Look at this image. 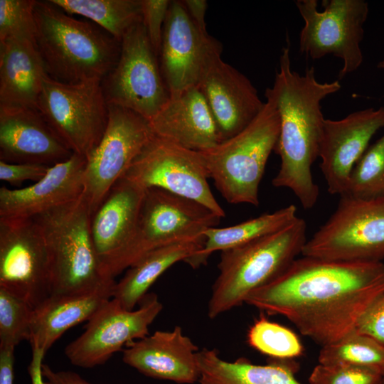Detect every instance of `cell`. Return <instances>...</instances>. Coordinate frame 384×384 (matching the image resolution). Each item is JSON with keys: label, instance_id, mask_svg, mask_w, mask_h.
I'll return each mask as SVG.
<instances>
[{"label": "cell", "instance_id": "cell-8", "mask_svg": "<svg viewBox=\"0 0 384 384\" xmlns=\"http://www.w3.org/2000/svg\"><path fill=\"white\" fill-rule=\"evenodd\" d=\"M340 196L334 213L306 240L302 256L343 262H382L384 196Z\"/></svg>", "mask_w": 384, "mask_h": 384}, {"label": "cell", "instance_id": "cell-7", "mask_svg": "<svg viewBox=\"0 0 384 384\" xmlns=\"http://www.w3.org/2000/svg\"><path fill=\"white\" fill-rule=\"evenodd\" d=\"M221 217L206 206L169 191L145 190L134 232L127 244L103 267L106 279L114 277L149 252L187 240L205 238Z\"/></svg>", "mask_w": 384, "mask_h": 384}, {"label": "cell", "instance_id": "cell-41", "mask_svg": "<svg viewBox=\"0 0 384 384\" xmlns=\"http://www.w3.org/2000/svg\"><path fill=\"white\" fill-rule=\"evenodd\" d=\"M14 349L0 348V384L14 383Z\"/></svg>", "mask_w": 384, "mask_h": 384}, {"label": "cell", "instance_id": "cell-32", "mask_svg": "<svg viewBox=\"0 0 384 384\" xmlns=\"http://www.w3.org/2000/svg\"><path fill=\"white\" fill-rule=\"evenodd\" d=\"M345 194L361 198L384 196V134L356 164Z\"/></svg>", "mask_w": 384, "mask_h": 384}, {"label": "cell", "instance_id": "cell-22", "mask_svg": "<svg viewBox=\"0 0 384 384\" xmlns=\"http://www.w3.org/2000/svg\"><path fill=\"white\" fill-rule=\"evenodd\" d=\"M149 122L155 135L189 149L203 151L221 142L212 112L197 85L170 96Z\"/></svg>", "mask_w": 384, "mask_h": 384}, {"label": "cell", "instance_id": "cell-28", "mask_svg": "<svg viewBox=\"0 0 384 384\" xmlns=\"http://www.w3.org/2000/svg\"><path fill=\"white\" fill-rule=\"evenodd\" d=\"M297 210L295 206L289 205L234 225L209 228L204 232L202 249L186 262L193 268H198L205 264L214 252L236 247L277 232L297 218Z\"/></svg>", "mask_w": 384, "mask_h": 384}, {"label": "cell", "instance_id": "cell-39", "mask_svg": "<svg viewBox=\"0 0 384 384\" xmlns=\"http://www.w3.org/2000/svg\"><path fill=\"white\" fill-rule=\"evenodd\" d=\"M42 372L47 384H92L79 374L71 371H55L43 364Z\"/></svg>", "mask_w": 384, "mask_h": 384}, {"label": "cell", "instance_id": "cell-25", "mask_svg": "<svg viewBox=\"0 0 384 384\" xmlns=\"http://www.w3.org/2000/svg\"><path fill=\"white\" fill-rule=\"evenodd\" d=\"M116 282L75 294L50 295L33 309L29 342L45 353L68 329L87 321L113 297Z\"/></svg>", "mask_w": 384, "mask_h": 384}, {"label": "cell", "instance_id": "cell-15", "mask_svg": "<svg viewBox=\"0 0 384 384\" xmlns=\"http://www.w3.org/2000/svg\"><path fill=\"white\" fill-rule=\"evenodd\" d=\"M0 288L33 309L50 295L47 246L33 218H0Z\"/></svg>", "mask_w": 384, "mask_h": 384}, {"label": "cell", "instance_id": "cell-3", "mask_svg": "<svg viewBox=\"0 0 384 384\" xmlns=\"http://www.w3.org/2000/svg\"><path fill=\"white\" fill-rule=\"evenodd\" d=\"M35 43L47 74L63 82L102 80L116 65L120 42L49 1H36Z\"/></svg>", "mask_w": 384, "mask_h": 384}, {"label": "cell", "instance_id": "cell-36", "mask_svg": "<svg viewBox=\"0 0 384 384\" xmlns=\"http://www.w3.org/2000/svg\"><path fill=\"white\" fill-rule=\"evenodd\" d=\"M142 23L151 45L159 56L164 26L171 4L169 0H141Z\"/></svg>", "mask_w": 384, "mask_h": 384}, {"label": "cell", "instance_id": "cell-14", "mask_svg": "<svg viewBox=\"0 0 384 384\" xmlns=\"http://www.w3.org/2000/svg\"><path fill=\"white\" fill-rule=\"evenodd\" d=\"M139 306L128 310L112 298L87 321L85 331L65 348L70 362L93 368L107 361L129 343L149 335V327L163 305L154 293L147 294Z\"/></svg>", "mask_w": 384, "mask_h": 384}, {"label": "cell", "instance_id": "cell-33", "mask_svg": "<svg viewBox=\"0 0 384 384\" xmlns=\"http://www.w3.org/2000/svg\"><path fill=\"white\" fill-rule=\"evenodd\" d=\"M33 308L26 301L0 288V348L14 349L29 341Z\"/></svg>", "mask_w": 384, "mask_h": 384}, {"label": "cell", "instance_id": "cell-24", "mask_svg": "<svg viewBox=\"0 0 384 384\" xmlns=\"http://www.w3.org/2000/svg\"><path fill=\"white\" fill-rule=\"evenodd\" d=\"M144 193L145 189L122 177L92 214L90 232L101 272L130 239Z\"/></svg>", "mask_w": 384, "mask_h": 384}, {"label": "cell", "instance_id": "cell-37", "mask_svg": "<svg viewBox=\"0 0 384 384\" xmlns=\"http://www.w3.org/2000/svg\"><path fill=\"white\" fill-rule=\"evenodd\" d=\"M356 330L384 344V291L368 306L358 319Z\"/></svg>", "mask_w": 384, "mask_h": 384}, {"label": "cell", "instance_id": "cell-40", "mask_svg": "<svg viewBox=\"0 0 384 384\" xmlns=\"http://www.w3.org/2000/svg\"><path fill=\"white\" fill-rule=\"evenodd\" d=\"M181 2L196 28L203 33H208L205 22L207 1L206 0H183Z\"/></svg>", "mask_w": 384, "mask_h": 384}, {"label": "cell", "instance_id": "cell-6", "mask_svg": "<svg viewBox=\"0 0 384 384\" xmlns=\"http://www.w3.org/2000/svg\"><path fill=\"white\" fill-rule=\"evenodd\" d=\"M33 218L47 246L50 295L85 292L114 280L102 274L90 232L91 213L83 193Z\"/></svg>", "mask_w": 384, "mask_h": 384}, {"label": "cell", "instance_id": "cell-27", "mask_svg": "<svg viewBox=\"0 0 384 384\" xmlns=\"http://www.w3.org/2000/svg\"><path fill=\"white\" fill-rule=\"evenodd\" d=\"M198 384H302L295 377V365L288 360L272 359L257 365L245 358L234 361L221 358L215 349L203 348L198 353Z\"/></svg>", "mask_w": 384, "mask_h": 384}, {"label": "cell", "instance_id": "cell-18", "mask_svg": "<svg viewBox=\"0 0 384 384\" xmlns=\"http://www.w3.org/2000/svg\"><path fill=\"white\" fill-rule=\"evenodd\" d=\"M216 41L196 28L181 1H171L159 56L170 96L198 85L206 55Z\"/></svg>", "mask_w": 384, "mask_h": 384}, {"label": "cell", "instance_id": "cell-5", "mask_svg": "<svg viewBox=\"0 0 384 384\" xmlns=\"http://www.w3.org/2000/svg\"><path fill=\"white\" fill-rule=\"evenodd\" d=\"M280 128L278 111L267 99L242 130L210 149L198 151L210 178L229 203L257 206L259 186Z\"/></svg>", "mask_w": 384, "mask_h": 384}, {"label": "cell", "instance_id": "cell-13", "mask_svg": "<svg viewBox=\"0 0 384 384\" xmlns=\"http://www.w3.org/2000/svg\"><path fill=\"white\" fill-rule=\"evenodd\" d=\"M108 119L97 146L86 157L83 195L91 215L154 135L149 121L108 104Z\"/></svg>", "mask_w": 384, "mask_h": 384}, {"label": "cell", "instance_id": "cell-11", "mask_svg": "<svg viewBox=\"0 0 384 384\" xmlns=\"http://www.w3.org/2000/svg\"><path fill=\"white\" fill-rule=\"evenodd\" d=\"M304 25L299 35V50L313 60L333 55L343 60L338 77L356 71L363 62L361 43L368 14L364 0H324V11L316 0H297Z\"/></svg>", "mask_w": 384, "mask_h": 384}, {"label": "cell", "instance_id": "cell-1", "mask_svg": "<svg viewBox=\"0 0 384 384\" xmlns=\"http://www.w3.org/2000/svg\"><path fill=\"white\" fill-rule=\"evenodd\" d=\"M384 291L383 262H343L303 256L252 292L245 303L281 315L323 346L356 329L368 306Z\"/></svg>", "mask_w": 384, "mask_h": 384}, {"label": "cell", "instance_id": "cell-4", "mask_svg": "<svg viewBox=\"0 0 384 384\" xmlns=\"http://www.w3.org/2000/svg\"><path fill=\"white\" fill-rule=\"evenodd\" d=\"M307 225L297 217L282 230L221 252L208 316L215 319L245 303L254 290L280 275L302 254Z\"/></svg>", "mask_w": 384, "mask_h": 384}, {"label": "cell", "instance_id": "cell-16", "mask_svg": "<svg viewBox=\"0 0 384 384\" xmlns=\"http://www.w3.org/2000/svg\"><path fill=\"white\" fill-rule=\"evenodd\" d=\"M221 49L217 41L209 50L197 86L212 112L222 142L245 129L265 103L250 80L222 60Z\"/></svg>", "mask_w": 384, "mask_h": 384}, {"label": "cell", "instance_id": "cell-2", "mask_svg": "<svg viewBox=\"0 0 384 384\" xmlns=\"http://www.w3.org/2000/svg\"><path fill=\"white\" fill-rule=\"evenodd\" d=\"M338 80L320 82L314 68L303 75L292 70L289 48H283L272 87L265 91L267 99L276 106L280 120L274 151L279 156V169L272 179L277 188L290 189L304 209L312 208L319 196L311 167L319 157L324 118L321 102L338 92Z\"/></svg>", "mask_w": 384, "mask_h": 384}, {"label": "cell", "instance_id": "cell-38", "mask_svg": "<svg viewBox=\"0 0 384 384\" xmlns=\"http://www.w3.org/2000/svg\"><path fill=\"white\" fill-rule=\"evenodd\" d=\"M50 167L39 164H14L0 160V179L12 185H19L28 180L36 182L46 174Z\"/></svg>", "mask_w": 384, "mask_h": 384}, {"label": "cell", "instance_id": "cell-21", "mask_svg": "<svg viewBox=\"0 0 384 384\" xmlns=\"http://www.w3.org/2000/svg\"><path fill=\"white\" fill-rule=\"evenodd\" d=\"M73 152L37 110L0 111V160L52 166Z\"/></svg>", "mask_w": 384, "mask_h": 384}, {"label": "cell", "instance_id": "cell-30", "mask_svg": "<svg viewBox=\"0 0 384 384\" xmlns=\"http://www.w3.org/2000/svg\"><path fill=\"white\" fill-rule=\"evenodd\" d=\"M319 363L368 368L384 377V344L356 329L341 339L323 346Z\"/></svg>", "mask_w": 384, "mask_h": 384}, {"label": "cell", "instance_id": "cell-9", "mask_svg": "<svg viewBox=\"0 0 384 384\" xmlns=\"http://www.w3.org/2000/svg\"><path fill=\"white\" fill-rule=\"evenodd\" d=\"M102 81L75 83L43 80L38 110L61 142L73 152L87 157L105 130L108 105Z\"/></svg>", "mask_w": 384, "mask_h": 384}, {"label": "cell", "instance_id": "cell-26", "mask_svg": "<svg viewBox=\"0 0 384 384\" xmlns=\"http://www.w3.org/2000/svg\"><path fill=\"white\" fill-rule=\"evenodd\" d=\"M205 238L174 242L144 255L115 283L113 297L128 310L134 309L154 282L175 263L192 257L202 249Z\"/></svg>", "mask_w": 384, "mask_h": 384}, {"label": "cell", "instance_id": "cell-20", "mask_svg": "<svg viewBox=\"0 0 384 384\" xmlns=\"http://www.w3.org/2000/svg\"><path fill=\"white\" fill-rule=\"evenodd\" d=\"M86 162L85 156L73 153L29 186L1 187L0 218H32L77 199L84 192Z\"/></svg>", "mask_w": 384, "mask_h": 384}, {"label": "cell", "instance_id": "cell-43", "mask_svg": "<svg viewBox=\"0 0 384 384\" xmlns=\"http://www.w3.org/2000/svg\"><path fill=\"white\" fill-rule=\"evenodd\" d=\"M378 67L380 68H384V60L380 61L378 64Z\"/></svg>", "mask_w": 384, "mask_h": 384}, {"label": "cell", "instance_id": "cell-12", "mask_svg": "<svg viewBox=\"0 0 384 384\" xmlns=\"http://www.w3.org/2000/svg\"><path fill=\"white\" fill-rule=\"evenodd\" d=\"M123 177L145 190L160 188L194 201L221 218L225 215L210 188L199 152L154 134Z\"/></svg>", "mask_w": 384, "mask_h": 384}, {"label": "cell", "instance_id": "cell-17", "mask_svg": "<svg viewBox=\"0 0 384 384\" xmlns=\"http://www.w3.org/2000/svg\"><path fill=\"white\" fill-rule=\"evenodd\" d=\"M383 127L384 107L356 111L339 120L324 119L319 157L329 193H346L353 167Z\"/></svg>", "mask_w": 384, "mask_h": 384}, {"label": "cell", "instance_id": "cell-23", "mask_svg": "<svg viewBox=\"0 0 384 384\" xmlns=\"http://www.w3.org/2000/svg\"><path fill=\"white\" fill-rule=\"evenodd\" d=\"M47 75L34 41L16 38L0 41V111L38 110Z\"/></svg>", "mask_w": 384, "mask_h": 384}, {"label": "cell", "instance_id": "cell-29", "mask_svg": "<svg viewBox=\"0 0 384 384\" xmlns=\"http://www.w3.org/2000/svg\"><path fill=\"white\" fill-rule=\"evenodd\" d=\"M70 15L82 16L121 42L125 33L142 22L141 0H50Z\"/></svg>", "mask_w": 384, "mask_h": 384}, {"label": "cell", "instance_id": "cell-19", "mask_svg": "<svg viewBox=\"0 0 384 384\" xmlns=\"http://www.w3.org/2000/svg\"><path fill=\"white\" fill-rule=\"evenodd\" d=\"M198 348L176 326L127 345L122 361L143 375L180 384L198 382Z\"/></svg>", "mask_w": 384, "mask_h": 384}, {"label": "cell", "instance_id": "cell-31", "mask_svg": "<svg viewBox=\"0 0 384 384\" xmlns=\"http://www.w3.org/2000/svg\"><path fill=\"white\" fill-rule=\"evenodd\" d=\"M247 341L250 346L273 359L289 360L304 351L299 337L289 329L261 315L250 327Z\"/></svg>", "mask_w": 384, "mask_h": 384}, {"label": "cell", "instance_id": "cell-42", "mask_svg": "<svg viewBox=\"0 0 384 384\" xmlns=\"http://www.w3.org/2000/svg\"><path fill=\"white\" fill-rule=\"evenodd\" d=\"M31 349V360L28 368L31 384H47L42 372L43 360L46 353L38 348Z\"/></svg>", "mask_w": 384, "mask_h": 384}, {"label": "cell", "instance_id": "cell-34", "mask_svg": "<svg viewBox=\"0 0 384 384\" xmlns=\"http://www.w3.org/2000/svg\"><path fill=\"white\" fill-rule=\"evenodd\" d=\"M35 0H0V41L27 38L35 42Z\"/></svg>", "mask_w": 384, "mask_h": 384}, {"label": "cell", "instance_id": "cell-10", "mask_svg": "<svg viewBox=\"0 0 384 384\" xmlns=\"http://www.w3.org/2000/svg\"><path fill=\"white\" fill-rule=\"evenodd\" d=\"M102 85L108 104L134 111L148 121L169 100L158 55L142 22L123 36L117 62Z\"/></svg>", "mask_w": 384, "mask_h": 384}, {"label": "cell", "instance_id": "cell-35", "mask_svg": "<svg viewBox=\"0 0 384 384\" xmlns=\"http://www.w3.org/2000/svg\"><path fill=\"white\" fill-rule=\"evenodd\" d=\"M309 384H384L379 373L351 366H330L318 363L312 370Z\"/></svg>", "mask_w": 384, "mask_h": 384}]
</instances>
